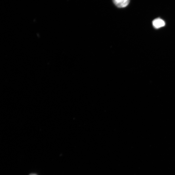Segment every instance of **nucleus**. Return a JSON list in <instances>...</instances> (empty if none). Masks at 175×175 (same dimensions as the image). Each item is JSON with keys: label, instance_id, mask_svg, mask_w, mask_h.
<instances>
[{"label": "nucleus", "instance_id": "f257e3e1", "mask_svg": "<svg viewBox=\"0 0 175 175\" xmlns=\"http://www.w3.org/2000/svg\"><path fill=\"white\" fill-rule=\"evenodd\" d=\"M114 4L119 8H123L129 4L130 0H113Z\"/></svg>", "mask_w": 175, "mask_h": 175}, {"label": "nucleus", "instance_id": "f03ea898", "mask_svg": "<svg viewBox=\"0 0 175 175\" xmlns=\"http://www.w3.org/2000/svg\"><path fill=\"white\" fill-rule=\"evenodd\" d=\"M153 25L154 28L159 29L165 25V21L160 18H157L154 20L153 22Z\"/></svg>", "mask_w": 175, "mask_h": 175}, {"label": "nucleus", "instance_id": "7ed1b4c3", "mask_svg": "<svg viewBox=\"0 0 175 175\" xmlns=\"http://www.w3.org/2000/svg\"><path fill=\"white\" fill-rule=\"evenodd\" d=\"M31 175H35V174H31Z\"/></svg>", "mask_w": 175, "mask_h": 175}]
</instances>
